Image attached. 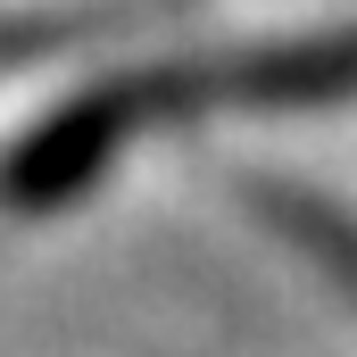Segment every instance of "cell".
I'll return each mask as SVG.
<instances>
[{"mask_svg": "<svg viewBox=\"0 0 357 357\" xmlns=\"http://www.w3.org/2000/svg\"><path fill=\"white\" fill-rule=\"evenodd\" d=\"M266 199H274V216H282L316 258H333V274L357 291V225L349 216H333V208H316V199H299V191H266Z\"/></svg>", "mask_w": 357, "mask_h": 357, "instance_id": "1", "label": "cell"}]
</instances>
